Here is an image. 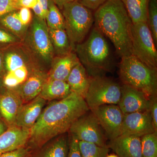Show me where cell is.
Instances as JSON below:
<instances>
[{"instance_id": "cell-1", "label": "cell", "mask_w": 157, "mask_h": 157, "mask_svg": "<svg viewBox=\"0 0 157 157\" xmlns=\"http://www.w3.org/2000/svg\"><path fill=\"white\" fill-rule=\"evenodd\" d=\"M90 110L84 98L73 92L51 102L30 129L26 146L33 152L51 139L69 132L78 118Z\"/></svg>"}, {"instance_id": "cell-2", "label": "cell", "mask_w": 157, "mask_h": 157, "mask_svg": "<svg viewBox=\"0 0 157 157\" xmlns=\"http://www.w3.org/2000/svg\"><path fill=\"white\" fill-rule=\"evenodd\" d=\"M95 27L112 42L121 58L133 55V23L121 0H107L95 10Z\"/></svg>"}, {"instance_id": "cell-3", "label": "cell", "mask_w": 157, "mask_h": 157, "mask_svg": "<svg viewBox=\"0 0 157 157\" xmlns=\"http://www.w3.org/2000/svg\"><path fill=\"white\" fill-rule=\"evenodd\" d=\"M74 52L90 77L104 76L112 68L109 44L95 27L91 30L86 40L76 45Z\"/></svg>"}, {"instance_id": "cell-4", "label": "cell", "mask_w": 157, "mask_h": 157, "mask_svg": "<svg viewBox=\"0 0 157 157\" xmlns=\"http://www.w3.org/2000/svg\"><path fill=\"white\" fill-rule=\"evenodd\" d=\"M22 44L37 66L48 73L55 55L45 20L34 14Z\"/></svg>"}, {"instance_id": "cell-5", "label": "cell", "mask_w": 157, "mask_h": 157, "mask_svg": "<svg viewBox=\"0 0 157 157\" xmlns=\"http://www.w3.org/2000/svg\"><path fill=\"white\" fill-rule=\"evenodd\" d=\"M121 58L119 75L123 84L139 90L149 98L157 96V69L150 67L134 55Z\"/></svg>"}, {"instance_id": "cell-6", "label": "cell", "mask_w": 157, "mask_h": 157, "mask_svg": "<svg viewBox=\"0 0 157 157\" xmlns=\"http://www.w3.org/2000/svg\"><path fill=\"white\" fill-rule=\"evenodd\" d=\"M1 51L6 70L3 83L7 89L18 87L34 70L40 69L24 47L22 42Z\"/></svg>"}, {"instance_id": "cell-7", "label": "cell", "mask_w": 157, "mask_h": 157, "mask_svg": "<svg viewBox=\"0 0 157 157\" xmlns=\"http://www.w3.org/2000/svg\"><path fill=\"white\" fill-rule=\"evenodd\" d=\"M65 29L73 47L84 41L94 22L90 9L77 0L66 4L62 9Z\"/></svg>"}, {"instance_id": "cell-8", "label": "cell", "mask_w": 157, "mask_h": 157, "mask_svg": "<svg viewBox=\"0 0 157 157\" xmlns=\"http://www.w3.org/2000/svg\"><path fill=\"white\" fill-rule=\"evenodd\" d=\"M90 78L84 99L90 110L105 104H118L121 94L120 85L104 75Z\"/></svg>"}, {"instance_id": "cell-9", "label": "cell", "mask_w": 157, "mask_h": 157, "mask_svg": "<svg viewBox=\"0 0 157 157\" xmlns=\"http://www.w3.org/2000/svg\"><path fill=\"white\" fill-rule=\"evenodd\" d=\"M132 45L133 55L150 67L157 69V46L147 22L133 24Z\"/></svg>"}, {"instance_id": "cell-10", "label": "cell", "mask_w": 157, "mask_h": 157, "mask_svg": "<svg viewBox=\"0 0 157 157\" xmlns=\"http://www.w3.org/2000/svg\"><path fill=\"white\" fill-rule=\"evenodd\" d=\"M102 127L92 112L89 110L78 118L71 127L68 133L78 141L107 146V138Z\"/></svg>"}, {"instance_id": "cell-11", "label": "cell", "mask_w": 157, "mask_h": 157, "mask_svg": "<svg viewBox=\"0 0 157 157\" xmlns=\"http://www.w3.org/2000/svg\"><path fill=\"white\" fill-rule=\"evenodd\" d=\"M90 110L97 118L107 139L112 140L120 136L124 114L117 104H105Z\"/></svg>"}, {"instance_id": "cell-12", "label": "cell", "mask_w": 157, "mask_h": 157, "mask_svg": "<svg viewBox=\"0 0 157 157\" xmlns=\"http://www.w3.org/2000/svg\"><path fill=\"white\" fill-rule=\"evenodd\" d=\"M155 132L152 120L149 110L124 115L120 135H130L141 137Z\"/></svg>"}, {"instance_id": "cell-13", "label": "cell", "mask_w": 157, "mask_h": 157, "mask_svg": "<svg viewBox=\"0 0 157 157\" xmlns=\"http://www.w3.org/2000/svg\"><path fill=\"white\" fill-rule=\"evenodd\" d=\"M151 98L139 90L123 84L117 105L124 115L143 112L149 110Z\"/></svg>"}, {"instance_id": "cell-14", "label": "cell", "mask_w": 157, "mask_h": 157, "mask_svg": "<svg viewBox=\"0 0 157 157\" xmlns=\"http://www.w3.org/2000/svg\"><path fill=\"white\" fill-rule=\"evenodd\" d=\"M46 102L38 96L33 100L23 104L17 113L14 125L30 130L41 115Z\"/></svg>"}, {"instance_id": "cell-15", "label": "cell", "mask_w": 157, "mask_h": 157, "mask_svg": "<svg viewBox=\"0 0 157 157\" xmlns=\"http://www.w3.org/2000/svg\"><path fill=\"white\" fill-rule=\"evenodd\" d=\"M48 78V73L40 69L31 73L22 84L14 89L19 95L23 104L33 100L39 95Z\"/></svg>"}, {"instance_id": "cell-16", "label": "cell", "mask_w": 157, "mask_h": 157, "mask_svg": "<svg viewBox=\"0 0 157 157\" xmlns=\"http://www.w3.org/2000/svg\"><path fill=\"white\" fill-rule=\"evenodd\" d=\"M107 146L119 157H142L140 137L120 135L109 140Z\"/></svg>"}, {"instance_id": "cell-17", "label": "cell", "mask_w": 157, "mask_h": 157, "mask_svg": "<svg viewBox=\"0 0 157 157\" xmlns=\"http://www.w3.org/2000/svg\"><path fill=\"white\" fill-rule=\"evenodd\" d=\"M30 134V130L16 126L9 127L0 135V155L26 146Z\"/></svg>"}, {"instance_id": "cell-18", "label": "cell", "mask_w": 157, "mask_h": 157, "mask_svg": "<svg viewBox=\"0 0 157 157\" xmlns=\"http://www.w3.org/2000/svg\"><path fill=\"white\" fill-rule=\"evenodd\" d=\"M22 104L21 97L14 90L6 89L0 94V116L8 127L14 125L16 116Z\"/></svg>"}, {"instance_id": "cell-19", "label": "cell", "mask_w": 157, "mask_h": 157, "mask_svg": "<svg viewBox=\"0 0 157 157\" xmlns=\"http://www.w3.org/2000/svg\"><path fill=\"white\" fill-rule=\"evenodd\" d=\"M80 63L75 52L55 56L48 72V78L66 81L73 68Z\"/></svg>"}, {"instance_id": "cell-20", "label": "cell", "mask_w": 157, "mask_h": 157, "mask_svg": "<svg viewBox=\"0 0 157 157\" xmlns=\"http://www.w3.org/2000/svg\"><path fill=\"white\" fill-rule=\"evenodd\" d=\"M69 137L66 133L55 137L32 153L31 157H68Z\"/></svg>"}, {"instance_id": "cell-21", "label": "cell", "mask_w": 157, "mask_h": 157, "mask_svg": "<svg viewBox=\"0 0 157 157\" xmlns=\"http://www.w3.org/2000/svg\"><path fill=\"white\" fill-rule=\"evenodd\" d=\"M90 78L85 68L79 63L73 68L66 81L72 92L84 99L89 86Z\"/></svg>"}, {"instance_id": "cell-22", "label": "cell", "mask_w": 157, "mask_h": 157, "mask_svg": "<svg viewBox=\"0 0 157 157\" xmlns=\"http://www.w3.org/2000/svg\"><path fill=\"white\" fill-rule=\"evenodd\" d=\"M71 92L67 81L48 78L39 96L46 101H58L66 98Z\"/></svg>"}, {"instance_id": "cell-23", "label": "cell", "mask_w": 157, "mask_h": 157, "mask_svg": "<svg viewBox=\"0 0 157 157\" xmlns=\"http://www.w3.org/2000/svg\"><path fill=\"white\" fill-rule=\"evenodd\" d=\"M48 32L55 56H63L74 52L75 48L65 29L48 28Z\"/></svg>"}, {"instance_id": "cell-24", "label": "cell", "mask_w": 157, "mask_h": 157, "mask_svg": "<svg viewBox=\"0 0 157 157\" xmlns=\"http://www.w3.org/2000/svg\"><path fill=\"white\" fill-rule=\"evenodd\" d=\"M132 23L147 22L149 0H121Z\"/></svg>"}, {"instance_id": "cell-25", "label": "cell", "mask_w": 157, "mask_h": 157, "mask_svg": "<svg viewBox=\"0 0 157 157\" xmlns=\"http://www.w3.org/2000/svg\"><path fill=\"white\" fill-rule=\"evenodd\" d=\"M16 11H11L0 17V26L19 38L22 42L29 26L21 23Z\"/></svg>"}, {"instance_id": "cell-26", "label": "cell", "mask_w": 157, "mask_h": 157, "mask_svg": "<svg viewBox=\"0 0 157 157\" xmlns=\"http://www.w3.org/2000/svg\"><path fill=\"white\" fill-rule=\"evenodd\" d=\"M48 28L65 29L63 16L52 0H48V11L45 18Z\"/></svg>"}, {"instance_id": "cell-27", "label": "cell", "mask_w": 157, "mask_h": 157, "mask_svg": "<svg viewBox=\"0 0 157 157\" xmlns=\"http://www.w3.org/2000/svg\"><path fill=\"white\" fill-rule=\"evenodd\" d=\"M78 147L82 157H106L110 149L108 146H100L82 141H78Z\"/></svg>"}, {"instance_id": "cell-28", "label": "cell", "mask_w": 157, "mask_h": 157, "mask_svg": "<svg viewBox=\"0 0 157 157\" xmlns=\"http://www.w3.org/2000/svg\"><path fill=\"white\" fill-rule=\"evenodd\" d=\"M140 138L142 157H157V132L147 134Z\"/></svg>"}, {"instance_id": "cell-29", "label": "cell", "mask_w": 157, "mask_h": 157, "mask_svg": "<svg viewBox=\"0 0 157 157\" xmlns=\"http://www.w3.org/2000/svg\"><path fill=\"white\" fill-rule=\"evenodd\" d=\"M147 23L153 38L157 45V0H149Z\"/></svg>"}, {"instance_id": "cell-30", "label": "cell", "mask_w": 157, "mask_h": 157, "mask_svg": "<svg viewBox=\"0 0 157 157\" xmlns=\"http://www.w3.org/2000/svg\"><path fill=\"white\" fill-rule=\"evenodd\" d=\"M21 42L19 38L0 26V51Z\"/></svg>"}, {"instance_id": "cell-31", "label": "cell", "mask_w": 157, "mask_h": 157, "mask_svg": "<svg viewBox=\"0 0 157 157\" xmlns=\"http://www.w3.org/2000/svg\"><path fill=\"white\" fill-rule=\"evenodd\" d=\"M33 151L26 146L5 153L0 157H31Z\"/></svg>"}, {"instance_id": "cell-32", "label": "cell", "mask_w": 157, "mask_h": 157, "mask_svg": "<svg viewBox=\"0 0 157 157\" xmlns=\"http://www.w3.org/2000/svg\"><path fill=\"white\" fill-rule=\"evenodd\" d=\"M69 149L68 157H82L78 147V140L69 134Z\"/></svg>"}, {"instance_id": "cell-33", "label": "cell", "mask_w": 157, "mask_h": 157, "mask_svg": "<svg viewBox=\"0 0 157 157\" xmlns=\"http://www.w3.org/2000/svg\"><path fill=\"white\" fill-rule=\"evenodd\" d=\"M17 11L18 18L23 25L29 26L33 20V16L30 9L21 8Z\"/></svg>"}, {"instance_id": "cell-34", "label": "cell", "mask_w": 157, "mask_h": 157, "mask_svg": "<svg viewBox=\"0 0 157 157\" xmlns=\"http://www.w3.org/2000/svg\"><path fill=\"white\" fill-rule=\"evenodd\" d=\"M18 10L15 2L11 0H0V17L11 11Z\"/></svg>"}, {"instance_id": "cell-35", "label": "cell", "mask_w": 157, "mask_h": 157, "mask_svg": "<svg viewBox=\"0 0 157 157\" xmlns=\"http://www.w3.org/2000/svg\"><path fill=\"white\" fill-rule=\"evenodd\" d=\"M151 116L155 132H157V97H151L150 99V104L149 109Z\"/></svg>"}, {"instance_id": "cell-36", "label": "cell", "mask_w": 157, "mask_h": 157, "mask_svg": "<svg viewBox=\"0 0 157 157\" xmlns=\"http://www.w3.org/2000/svg\"><path fill=\"white\" fill-rule=\"evenodd\" d=\"M77 1L91 10H96L104 4L107 0H77Z\"/></svg>"}, {"instance_id": "cell-37", "label": "cell", "mask_w": 157, "mask_h": 157, "mask_svg": "<svg viewBox=\"0 0 157 157\" xmlns=\"http://www.w3.org/2000/svg\"><path fill=\"white\" fill-rule=\"evenodd\" d=\"M14 2L18 10L21 8L32 9L38 2V0H16Z\"/></svg>"}, {"instance_id": "cell-38", "label": "cell", "mask_w": 157, "mask_h": 157, "mask_svg": "<svg viewBox=\"0 0 157 157\" xmlns=\"http://www.w3.org/2000/svg\"><path fill=\"white\" fill-rule=\"evenodd\" d=\"M32 10L33 11L34 14L36 15L37 17L39 18L45 20L46 18V15H45L43 9L41 7V5L38 2L36 5L33 9Z\"/></svg>"}, {"instance_id": "cell-39", "label": "cell", "mask_w": 157, "mask_h": 157, "mask_svg": "<svg viewBox=\"0 0 157 157\" xmlns=\"http://www.w3.org/2000/svg\"><path fill=\"white\" fill-rule=\"evenodd\" d=\"M52 1L58 7L59 9L62 10L65 5L68 3L73 2L75 0H52Z\"/></svg>"}, {"instance_id": "cell-40", "label": "cell", "mask_w": 157, "mask_h": 157, "mask_svg": "<svg viewBox=\"0 0 157 157\" xmlns=\"http://www.w3.org/2000/svg\"><path fill=\"white\" fill-rule=\"evenodd\" d=\"M6 73V70L4 65L2 54L0 51V76L3 78Z\"/></svg>"}, {"instance_id": "cell-41", "label": "cell", "mask_w": 157, "mask_h": 157, "mask_svg": "<svg viewBox=\"0 0 157 157\" xmlns=\"http://www.w3.org/2000/svg\"><path fill=\"white\" fill-rule=\"evenodd\" d=\"M38 2L41 5L46 16L48 11V0H38Z\"/></svg>"}, {"instance_id": "cell-42", "label": "cell", "mask_w": 157, "mask_h": 157, "mask_svg": "<svg viewBox=\"0 0 157 157\" xmlns=\"http://www.w3.org/2000/svg\"><path fill=\"white\" fill-rule=\"evenodd\" d=\"M8 128L9 127L6 124L5 121L2 119H0V135L6 132Z\"/></svg>"}, {"instance_id": "cell-43", "label": "cell", "mask_w": 157, "mask_h": 157, "mask_svg": "<svg viewBox=\"0 0 157 157\" xmlns=\"http://www.w3.org/2000/svg\"><path fill=\"white\" fill-rule=\"evenodd\" d=\"M7 89L5 87L3 83V78L0 76V94L4 93Z\"/></svg>"}, {"instance_id": "cell-44", "label": "cell", "mask_w": 157, "mask_h": 157, "mask_svg": "<svg viewBox=\"0 0 157 157\" xmlns=\"http://www.w3.org/2000/svg\"><path fill=\"white\" fill-rule=\"evenodd\" d=\"M106 157H119L117 155H116L115 154H109L106 156Z\"/></svg>"}, {"instance_id": "cell-45", "label": "cell", "mask_w": 157, "mask_h": 157, "mask_svg": "<svg viewBox=\"0 0 157 157\" xmlns=\"http://www.w3.org/2000/svg\"><path fill=\"white\" fill-rule=\"evenodd\" d=\"M11 1H13V2H15L16 0H11Z\"/></svg>"}, {"instance_id": "cell-46", "label": "cell", "mask_w": 157, "mask_h": 157, "mask_svg": "<svg viewBox=\"0 0 157 157\" xmlns=\"http://www.w3.org/2000/svg\"></svg>"}]
</instances>
